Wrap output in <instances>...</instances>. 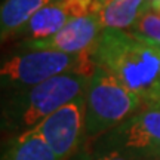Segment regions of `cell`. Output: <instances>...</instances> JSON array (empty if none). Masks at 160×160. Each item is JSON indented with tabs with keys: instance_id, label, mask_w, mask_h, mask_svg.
<instances>
[{
	"instance_id": "obj_13",
	"label": "cell",
	"mask_w": 160,
	"mask_h": 160,
	"mask_svg": "<svg viewBox=\"0 0 160 160\" xmlns=\"http://www.w3.org/2000/svg\"><path fill=\"white\" fill-rule=\"evenodd\" d=\"M95 160H145V159H138V157H132V156L120 154L114 151H107V153H92Z\"/></svg>"
},
{
	"instance_id": "obj_7",
	"label": "cell",
	"mask_w": 160,
	"mask_h": 160,
	"mask_svg": "<svg viewBox=\"0 0 160 160\" xmlns=\"http://www.w3.org/2000/svg\"><path fill=\"white\" fill-rule=\"evenodd\" d=\"M98 13L71 19L57 34L48 39L25 40L21 51H57L64 53H80L95 48L102 33Z\"/></svg>"
},
{
	"instance_id": "obj_11",
	"label": "cell",
	"mask_w": 160,
	"mask_h": 160,
	"mask_svg": "<svg viewBox=\"0 0 160 160\" xmlns=\"http://www.w3.org/2000/svg\"><path fill=\"white\" fill-rule=\"evenodd\" d=\"M3 160H59L34 129L13 135L8 142Z\"/></svg>"
},
{
	"instance_id": "obj_12",
	"label": "cell",
	"mask_w": 160,
	"mask_h": 160,
	"mask_svg": "<svg viewBox=\"0 0 160 160\" xmlns=\"http://www.w3.org/2000/svg\"><path fill=\"white\" fill-rule=\"evenodd\" d=\"M131 31L144 42L160 49V15L151 8L132 25Z\"/></svg>"
},
{
	"instance_id": "obj_9",
	"label": "cell",
	"mask_w": 160,
	"mask_h": 160,
	"mask_svg": "<svg viewBox=\"0 0 160 160\" xmlns=\"http://www.w3.org/2000/svg\"><path fill=\"white\" fill-rule=\"evenodd\" d=\"M153 0H111L101 5L98 12L102 28L131 30V27L151 8Z\"/></svg>"
},
{
	"instance_id": "obj_5",
	"label": "cell",
	"mask_w": 160,
	"mask_h": 160,
	"mask_svg": "<svg viewBox=\"0 0 160 160\" xmlns=\"http://www.w3.org/2000/svg\"><path fill=\"white\" fill-rule=\"evenodd\" d=\"M92 153L114 151L138 159L160 157V104H145L114 129L86 145Z\"/></svg>"
},
{
	"instance_id": "obj_14",
	"label": "cell",
	"mask_w": 160,
	"mask_h": 160,
	"mask_svg": "<svg viewBox=\"0 0 160 160\" xmlns=\"http://www.w3.org/2000/svg\"><path fill=\"white\" fill-rule=\"evenodd\" d=\"M68 160H95L93 154H92V151L88 147H83V148H80L77 153H76L73 157H70Z\"/></svg>"
},
{
	"instance_id": "obj_16",
	"label": "cell",
	"mask_w": 160,
	"mask_h": 160,
	"mask_svg": "<svg viewBox=\"0 0 160 160\" xmlns=\"http://www.w3.org/2000/svg\"><path fill=\"white\" fill-rule=\"evenodd\" d=\"M156 160H160V157H159V159H156Z\"/></svg>"
},
{
	"instance_id": "obj_3",
	"label": "cell",
	"mask_w": 160,
	"mask_h": 160,
	"mask_svg": "<svg viewBox=\"0 0 160 160\" xmlns=\"http://www.w3.org/2000/svg\"><path fill=\"white\" fill-rule=\"evenodd\" d=\"M95 48L80 53L57 51H22L5 59L0 68L2 88L22 91L64 73H79L92 77L97 70Z\"/></svg>"
},
{
	"instance_id": "obj_8",
	"label": "cell",
	"mask_w": 160,
	"mask_h": 160,
	"mask_svg": "<svg viewBox=\"0 0 160 160\" xmlns=\"http://www.w3.org/2000/svg\"><path fill=\"white\" fill-rule=\"evenodd\" d=\"M101 9L98 0H55L40 9L17 36L25 40L48 39L79 17L95 15Z\"/></svg>"
},
{
	"instance_id": "obj_17",
	"label": "cell",
	"mask_w": 160,
	"mask_h": 160,
	"mask_svg": "<svg viewBox=\"0 0 160 160\" xmlns=\"http://www.w3.org/2000/svg\"><path fill=\"white\" fill-rule=\"evenodd\" d=\"M53 2H55V0H53Z\"/></svg>"
},
{
	"instance_id": "obj_6",
	"label": "cell",
	"mask_w": 160,
	"mask_h": 160,
	"mask_svg": "<svg viewBox=\"0 0 160 160\" xmlns=\"http://www.w3.org/2000/svg\"><path fill=\"white\" fill-rule=\"evenodd\" d=\"M59 160L70 157L86 144V97L85 93L62 105L34 128Z\"/></svg>"
},
{
	"instance_id": "obj_1",
	"label": "cell",
	"mask_w": 160,
	"mask_h": 160,
	"mask_svg": "<svg viewBox=\"0 0 160 160\" xmlns=\"http://www.w3.org/2000/svg\"><path fill=\"white\" fill-rule=\"evenodd\" d=\"M93 59L145 104H160V49L131 30L104 28Z\"/></svg>"
},
{
	"instance_id": "obj_2",
	"label": "cell",
	"mask_w": 160,
	"mask_h": 160,
	"mask_svg": "<svg viewBox=\"0 0 160 160\" xmlns=\"http://www.w3.org/2000/svg\"><path fill=\"white\" fill-rule=\"evenodd\" d=\"M91 77L64 73L39 85L15 91L3 107V126L13 135L34 129L62 105L83 95Z\"/></svg>"
},
{
	"instance_id": "obj_15",
	"label": "cell",
	"mask_w": 160,
	"mask_h": 160,
	"mask_svg": "<svg viewBox=\"0 0 160 160\" xmlns=\"http://www.w3.org/2000/svg\"><path fill=\"white\" fill-rule=\"evenodd\" d=\"M101 5H105V3H108V2H111V0H98Z\"/></svg>"
},
{
	"instance_id": "obj_10",
	"label": "cell",
	"mask_w": 160,
	"mask_h": 160,
	"mask_svg": "<svg viewBox=\"0 0 160 160\" xmlns=\"http://www.w3.org/2000/svg\"><path fill=\"white\" fill-rule=\"evenodd\" d=\"M53 0H5L0 9L2 42L17 36L36 13Z\"/></svg>"
},
{
	"instance_id": "obj_4",
	"label": "cell",
	"mask_w": 160,
	"mask_h": 160,
	"mask_svg": "<svg viewBox=\"0 0 160 160\" xmlns=\"http://www.w3.org/2000/svg\"><path fill=\"white\" fill-rule=\"evenodd\" d=\"M86 97V144L89 145L104 133L144 105L142 99L123 86L107 70L97 65L85 92Z\"/></svg>"
}]
</instances>
